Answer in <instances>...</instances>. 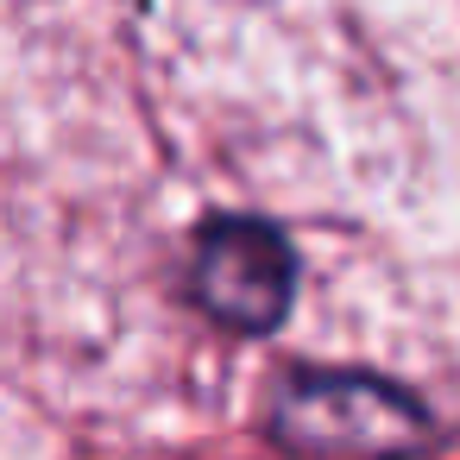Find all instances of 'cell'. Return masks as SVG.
Instances as JSON below:
<instances>
[{"instance_id":"cell-1","label":"cell","mask_w":460,"mask_h":460,"mask_svg":"<svg viewBox=\"0 0 460 460\" xmlns=\"http://www.w3.org/2000/svg\"><path fill=\"white\" fill-rule=\"evenodd\" d=\"M290 290H296V259H290L278 227L246 221V215H227V221L202 227V240H196V296L215 322L246 328V334L278 328L284 309H290Z\"/></svg>"},{"instance_id":"cell-2","label":"cell","mask_w":460,"mask_h":460,"mask_svg":"<svg viewBox=\"0 0 460 460\" xmlns=\"http://www.w3.org/2000/svg\"><path fill=\"white\" fill-rule=\"evenodd\" d=\"M422 429L429 422L416 397L359 372L309 378L278 410V435L296 447H391V441H416Z\"/></svg>"}]
</instances>
